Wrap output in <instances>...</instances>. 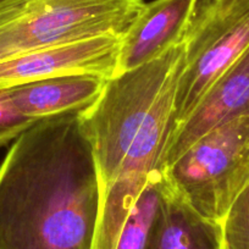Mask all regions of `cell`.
Returning <instances> with one entry per match:
<instances>
[{"label": "cell", "mask_w": 249, "mask_h": 249, "mask_svg": "<svg viewBox=\"0 0 249 249\" xmlns=\"http://www.w3.org/2000/svg\"><path fill=\"white\" fill-rule=\"evenodd\" d=\"M100 187L78 112L42 120L0 164V249H93Z\"/></svg>", "instance_id": "cell-1"}, {"label": "cell", "mask_w": 249, "mask_h": 249, "mask_svg": "<svg viewBox=\"0 0 249 249\" xmlns=\"http://www.w3.org/2000/svg\"><path fill=\"white\" fill-rule=\"evenodd\" d=\"M162 199L161 174L153 177L131 210L116 249H145L159 216Z\"/></svg>", "instance_id": "cell-10"}, {"label": "cell", "mask_w": 249, "mask_h": 249, "mask_svg": "<svg viewBox=\"0 0 249 249\" xmlns=\"http://www.w3.org/2000/svg\"><path fill=\"white\" fill-rule=\"evenodd\" d=\"M244 115H249V48L215 81L190 116L172 131L162 155L161 171L208 132Z\"/></svg>", "instance_id": "cell-6"}, {"label": "cell", "mask_w": 249, "mask_h": 249, "mask_svg": "<svg viewBox=\"0 0 249 249\" xmlns=\"http://www.w3.org/2000/svg\"><path fill=\"white\" fill-rule=\"evenodd\" d=\"M199 0H154L145 3L122 37L116 73L128 72L154 61L186 37Z\"/></svg>", "instance_id": "cell-7"}, {"label": "cell", "mask_w": 249, "mask_h": 249, "mask_svg": "<svg viewBox=\"0 0 249 249\" xmlns=\"http://www.w3.org/2000/svg\"><path fill=\"white\" fill-rule=\"evenodd\" d=\"M109 80L92 73H72L18 86L9 92L23 115L42 121L89 107L99 99Z\"/></svg>", "instance_id": "cell-8"}, {"label": "cell", "mask_w": 249, "mask_h": 249, "mask_svg": "<svg viewBox=\"0 0 249 249\" xmlns=\"http://www.w3.org/2000/svg\"><path fill=\"white\" fill-rule=\"evenodd\" d=\"M121 39L115 36L47 48L0 62V89L72 73L112 78L116 73Z\"/></svg>", "instance_id": "cell-5"}, {"label": "cell", "mask_w": 249, "mask_h": 249, "mask_svg": "<svg viewBox=\"0 0 249 249\" xmlns=\"http://www.w3.org/2000/svg\"><path fill=\"white\" fill-rule=\"evenodd\" d=\"M186 68L174 104V127L249 48V0H205L184 37Z\"/></svg>", "instance_id": "cell-4"}, {"label": "cell", "mask_w": 249, "mask_h": 249, "mask_svg": "<svg viewBox=\"0 0 249 249\" xmlns=\"http://www.w3.org/2000/svg\"><path fill=\"white\" fill-rule=\"evenodd\" d=\"M143 0H0V62L105 36L122 38Z\"/></svg>", "instance_id": "cell-2"}, {"label": "cell", "mask_w": 249, "mask_h": 249, "mask_svg": "<svg viewBox=\"0 0 249 249\" xmlns=\"http://www.w3.org/2000/svg\"><path fill=\"white\" fill-rule=\"evenodd\" d=\"M222 248L249 249V184L221 222Z\"/></svg>", "instance_id": "cell-11"}, {"label": "cell", "mask_w": 249, "mask_h": 249, "mask_svg": "<svg viewBox=\"0 0 249 249\" xmlns=\"http://www.w3.org/2000/svg\"><path fill=\"white\" fill-rule=\"evenodd\" d=\"M145 249H224L221 224L200 216L162 183L161 208Z\"/></svg>", "instance_id": "cell-9"}, {"label": "cell", "mask_w": 249, "mask_h": 249, "mask_svg": "<svg viewBox=\"0 0 249 249\" xmlns=\"http://www.w3.org/2000/svg\"><path fill=\"white\" fill-rule=\"evenodd\" d=\"M161 181L200 216L221 222L249 184V115L208 132L162 170Z\"/></svg>", "instance_id": "cell-3"}, {"label": "cell", "mask_w": 249, "mask_h": 249, "mask_svg": "<svg viewBox=\"0 0 249 249\" xmlns=\"http://www.w3.org/2000/svg\"><path fill=\"white\" fill-rule=\"evenodd\" d=\"M36 122L20 111L9 89H0V148L15 142Z\"/></svg>", "instance_id": "cell-12"}]
</instances>
